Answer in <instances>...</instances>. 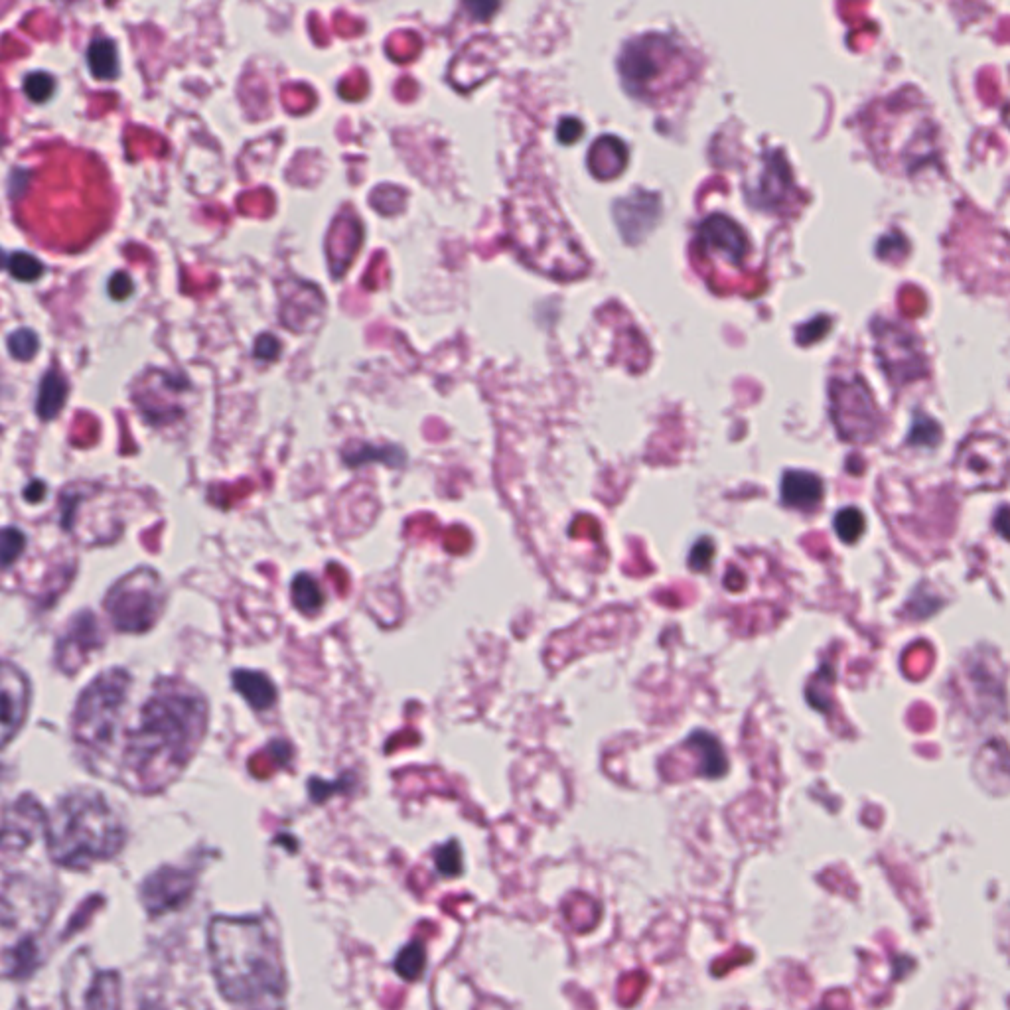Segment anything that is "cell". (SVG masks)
<instances>
[{"label":"cell","mask_w":1010,"mask_h":1010,"mask_svg":"<svg viewBox=\"0 0 1010 1010\" xmlns=\"http://www.w3.org/2000/svg\"><path fill=\"white\" fill-rule=\"evenodd\" d=\"M292 600L296 608L304 614H314L324 604L322 590L318 582L308 575H298L292 582Z\"/></svg>","instance_id":"44dd1931"},{"label":"cell","mask_w":1010,"mask_h":1010,"mask_svg":"<svg viewBox=\"0 0 1010 1010\" xmlns=\"http://www.w3.org/2000/svg\"><path fill=\"white\" fill-rule=\"evenodd\" d=\"M939 440V429L936 423L932 421H926V419H920L914 429H912V436H910V442H916V444H936Z\"/></svg>","instance_id":"f1b7e54d"},{"label":"cell","mask_w":1010,"mask_h":1010,"mask_svg":"<svg viewBox=\"0 0 1010 1010\" xmlns=\"http://www.w3.org/2000/svg\"><path fill=\"white\" fill-rule=\"evenodd\" d=\"M997 527H999V531H1001V533H1003V535H1005L1007 539H1010L1009 509H1001V513H999V517H997Z\"/></svg>","instance_id":"e575fe53"},{"label":"cell","mask_w":1010,"mask_h":1010,"mask_svg":"<svg viewBox=\"0 0 1010 1010\" xmlns=\"http://www.w3.org/2000/svg\"><path fill=\"white\" fill-rule=\"evenodd\" d=\"M50 857L68 868H87L119 853L125 829L103 795H68L46 819Z\"/></svg>","instance_id":"3957f363"},{"label":"cell","mask_w":1010,"mask_h":1010,"mask_svg":"<svg viewBox=\"0 0 1010 1010\" xmlns=\"http://www.w3.org/2000/svg\"><path fill=\"white\" fill-rule=\"evenodd\" d=\"M671 48L673 46L663 36H646L632 42L620 60V70L628 89L640 95L659 89L663 81L661 77L669 68L667 64L671 62V56H675Z\"/></svg>","instance_id":"8992f818"},{"label":"cell","mask_w":1010,"mask_h":1010,"mask_svg":"<svg viewBox=\"0 0 1010 1010\" xmlns=\"http://www.w3.org/2000/svg\"><path fill=\"white\" fill-rule=\"evenodd\" d=\"M87 64L97 79H103V81L115 79L121 72L117 44L105 36L93 38L87 48Z\"/></svg>","instance_id":"d6986e66"},{"label":"cell","mask_w":1010,"mask_h":1010,"mask_svg":"<svg viewBox=\"0 0 1010 1010\" xmlns=\"http://www.w3.org/2000/svg\"><path fill=\"white\" fill-rule=\"evenodd\" d=\"M129 691V675L111 671L101 675L81 695L75 713V738L87 750H101L113 736Z\"/></svg>","instance_id":"277c9868"},{"label":"cell","mask_w":1010,"mask_h":1010,"mask_svg":"<svg viewBox=\"0 0 1010 1010\" xmlns=\"http://www.w3.org/2000/svg\"><path fill=\"white\" fill-rule=\"evenodd\" d=\"M30 687L24 675L8 661L2 667V746L18 732L28 713Z\"/></svg>","instance_id":"30bf717a"},{"label":"cell","mask_w":1010,"mask_h":1010,"mask_svg":"<svg viewBox=\"0 0 1010 1010\" xmlns=\"http://www.w3.org/2000/svg\"><path fill=\"white\" fill-rule=\"evenodd\" d=\"M713 551H715V549H713V545H711V541H709V539H707V541H701V543L693 549V553H691V567H693L695 571L707 569V567H709V563H711V559H713Z\"/></svg>","instance_id":"1f68e13d"},{"label":"cell","mask_w":1010,"mask_h":1010,"mask_svg":"<svg viewBox=\"0 0 1010 1010\" xmlns=\"http://www.w3.org/2000/svg\"><path fill=\"white\" fill-rule=\"evenodd\" d=\"M99 640H101L99 628L93 614L83 612L75 616L58 644L60 667L66 669L68 673H73V669L83 663L85 655L99 646Z\"/></svg>","instance_id":"4fadbf2b"},{"label":"cell","mask_w":1010,"mask_h":1010,"mask_svg":"<svg viewBox=\"0 0 1010 1010\" xmlns=\"http://www.w3.org/2000/svg\"><path fill=\"white\" fill-rule=\"evenodd\" d=\"M790 186V172L784 158H768L766 170L760 178L758 188L752 192V200L764 208H772L782 202Z\"/></svg>","instance_id":"2e32d148"},{"label":"cell","mask_w":1010,"mask_h":1010,"mask_svg":"<svg viewBox=\"0 0 1010 1010\" xmlns=\"http://www.w3.org/2000/svg\"><path fill=\"white\" fill-rule=\"evenodd\" d=\"M959 466L965 472L977 474L979 480H991V484H995L993 480H999L997 470L1003 474L1007 470V448L999 438H973L965 444V448H961Z\"/></svg>","instance_id":"8fae6325"},{"label":"cell","mask_w":1010,"mask_h":1010,"mask_svg":"<svg viewBox=\"0 0 1010 1010\" xmlns=\"http://www.w3.org/2000/svg\"><path fill=\"white\" fill-rule=\"evenodd\" d=\"M693 740L699 744V748L703 750V772L705 776L709 778H717V776H722L726 772V758L722 754L721 746L715 738H711L709 734H701L697 732L693 736Z\"/></svg>","instance_id":"7402d4cb"},{"label":"cell","mask_w":1010,"mask_h":1010,"mask_svg":"<svg viewBox=\"0 0 1010 1010\" xmlns=\"http://www.w3.org/2000/svg\"><path fill=\"white\" fill-rule=\"evenodd\" d=\"M582 135V125L577 119H565L559 127V139L565 143V145H571L573 141H577L578 137Z\"/></svg>","instance_id":"d6a6232c"},{"label":"cell","mask_w":1010,"mask_h":1010,"mask_svg":"<svg viewBox=\"0 0 1010 1010\" xmlns=\"http://www.w3.org/2000/svg\"><path fill=\"white\" fill-rule=\"evenodd\" d=\"M164 586L150 569H139L117 582L107 596V614L121 632H145L162 612Z\"/></svg>","instance_id":"5b68a950"},{"label":"cell","mask_w":1010,"mask_h":1010,"mask_svg":"<svg viewBox=\"0 0 1010 1010\" xmlns=\"http://www.w3.org/2000/svg\"><path fill=\"white\" fill-rule=\"evenodd\" d=\"M425 963H427L425 947L421 943H413L407 949H403V953L399 955V959H397V971L405 979L413 981V979H417V977L423 975Z\"/></svg>","instance_id":"d4e9b609"},{"label":"cell","mask_w":1010,"mask_h":1010,"mask_svg":"<svg viewBox=\"0 0 1010 1010\" xmlns=\"http://www.w3.org/2000/svg\"><path fill=\"white\" fill-rule=\"evenodd\" d=\"M876 338L882 365L894 383L912 381L926 371L918 340L906 330L884 326L880 332H876Z\"/></svg>","instance_id":"ba28073f"},{"label":"cell","mask_w":1010,"mask_h":1010,"mask_svg":"<svg viewBox=\"0 0 1010 1010\" xmlns=\"http://www.w3.org/2000/svg\"><path fill=\"white\" fill-rule=\"evenodd\" d=\"M835 529L845 543H855L865 533V517L859 509L847 507L837 513Z\"/></svg>","instance_id":"603a6c76"},{"label":"cell","mask_w":1010,"mask_h":1010,"mask_svg":"<svg viewBox=\"0 0 1010 1010\" xmlns=\"http://www.w3.org/2000/svg\"><path fill=\"white\" fill-rule=\"evenodd\" d=\"M133 292V281L127 273H115L109 281V294L115 298V300H125L129 294Z\"/></svg>","instance_id":"4dcf8cb0"},{"label":"cell","mask_w":1010,"mask_h":1010,"mask_svg":"<svg viewBox=\"0 0 1010 1010\" xmlns=\"http://www.w3.org/2000/svg\"><path fill=\"white\" fill-rule=\"evenodd\" d=\"M614 214L624 237L628 241H636L650 231L657 219L659 214L657 198L653 194L636 192L632 198L618 202Z\"/></svg>","instance_id":"5bb4252c"},{"label":"cell","mask_w":1010,"mask_h":1010,"mask_svg":"<svg viewBox=\"0 0 1010 1010\" xmlns=\"http://www.w3.org/2000/svg\"><path fill=\"white\" fill-rule=\"evenodd\" d=\"M4 265H6V271L22 283H34L46 273L44 263L26 251L8 253L4 257Z\"/></svg>","instance_id":"ffe728a7"},{"label":"cell","mask_w":1010,"mask_h":1010,"mask_svg":"<svg viewBox=\"0 0 1010 1010\" xmlns=\"http://www.w3.org/2000/svg\"><path fill=\"white\" fill-rule=\"evenodd\" d=\"M6 344H8L10 356L18 361L32 360L40 348L38 336L28 328H20V330L12 332L6 340Z\"/></svg>","instance_id":"cb8c5ba5"},{"label":"cell","mask_w":1010,"mask_h":1010,"mask_svg":"<svg viewBox=\"0 0 1010 1010\" xmlns=\"http://www.w3.org/2000/svg\"><path fill=\"white\" fill-rule=\"evenodd\" d=\"M44 492H46L44 484H40V482H32V486L26 490V500H30V502H40V500H42V496H44Z\"/></svg>","instance_id":"836d02e7"},{"label":"cell","mask_w":1010,"mask_h":1010,"mask_svg":"<svg viewBox=\"0 0 1010 1010\" xmlns=\"http://www.w3.org/2000/svg\"><path fill=\"white\" fill-rule=\"evenodd\" d=\"M206 715V703L190 687L164 685L148 699L125 754L143 790L164 788L182 772L202 740Z\"/></svg>","instance_id":"6da1fadb"},{"label":"cell","mask_w":1010,"mask_h":1010,"mask_svg":"<svg viewBox=\"0 0 1010 1010\" xmlns=\"http://www.w3.org/2000/svg\"><path fill=\"white\" fill-rule=\"evenodd\" d=\"M281 354V342L271 336V334H265V336H259L257 342H255V358L259 360H277Z\"/></svg>","instance_id":"f546056e"},{"label":"cell","mask_w":1010,"mask_h":1010,"mask_svg":"<svg viewBox=\"0 0 1010 1010\" xmlns=\"http://www.w3.org/2000/svg\"><path fill=\"white\" fill-rule=\"evenodd\" d=\"M87 1010H178L174 1001H168L158 993H123V985L117 975H99L87 999ZM182 1010V1009H180Z\"/></svg>","instance_id":"9c48e42d"},{"label":"cell","mask_w":1010,"mask_h":1010,"mask_svg":"<svg viewBox=\"0 0 1010 1010\" xmlns=\"http://www.w3.org/2000/svg\"><path fill=\"white\" fill-rule=\"evenodd\" d=\"M699 241L707 251L721 253L722 259L734 265H740L748 249L744 231L726 216L709 217L699 229Z\"/></svg>","instance_id":"7c38bea8"},{"label":"cell","mask_w":1010,"mask_h":1010,"mask_svg":"<svg viewBox=\"0 0 1010 1010\" xmlns=\"http://www.w3.org/2000/svg\"><path fill=\"white\" fill-rule=\"evenodd\" d=\"M26 547V537L18 527H6L2 531V565L8 569L22 553Z\"/></svg>","instance_id":"4316f807"},{"label":"cell","mask_w":1010,"mask_h":1010,"mask_svg":"<svg viewBox=\"0 0 1010 1010\" xmlns=\"http://www.w3.org/2000/svg\"><path fill=\"white\" fill-rule=\"evenodd\" d=\"M1005 119H1007V123H1009L1010 125V91H1009V105H1007V111H1005Z\"/></svg>","instance_id":"d590c367"},{"label":"cell","mask_w":1010,"mask_h":1010,"mask_svg":"<svg viewBox=\"0 0 1010 1010\" xmlns=\"http://www.w3.org/2000/svg\"><path fill=\"white\" fill-rule=\"evenodd\" d=\"M24 93L30 101L34 103H46L54 91H56V81L50 73L34 72L28 73L24 79Z\"/></svg>","instance_id":"484cf974"},{"label":"cell","mask_w":1010,"mask_h":1010,"mask_svg":"<svg viewBox=\"0 0 1010 1010\" xmlns=\"http://www.w3.org/2000/svg\"><path fill=\"white\" fill-rule=\"evenodd\" d=\"M823 484L815 474L809 472H788L782 482L784 504L809 511L821 502Z\"/></svg>","instance_id":"9a60e30c"},{"label":"cell","mask_w":1010,"mask_h":1010,"mask_svg":"<svg viewBox=\"0 0 1010 1010\" xmlns=\"http://www.w3.org/2000/svg\"><path fill=\"white\" fill-rule=\"evenodd\" d=\"M436 866L444 876H456L462 872V857L456 843H448L436 855Z\"/></svg>","instance_id":"83f0119b"},{"label":"cell","mask_w":1010,"mask_h":1010,"mask_svg":"<svg viewBox=\"0 0 1010 1010\" xmlns=\"http://www.w3.org/2000/svg\"><path fill=\"white\" fill-rule=\"evenodd\" d=\"M833 417L843 438L865 442L874 436L878 417L863 381L833 383Z\"/></svg>","instance_id":"52a82bcc"},{"label":"cell","mask_w":1010,"mask_h":1010,"mask_svg":"<svg viewBox=\"0 0 1010 1010\" xmlns=\"http://www.w3.org/2000/svg\"><path fill=\"white\" fill-rule=\"evenodd\" d=\"M210 955L223 997L247 1010H283L285 965L265 920L217 918Z\"/></svg>","instance_id":"7a4b0ae2"},{"label":"cell","mask_w":1010,"mask_h":1010,"mask_svg":"<svg viewBox=\"0 0 1010 1010\" xmlns=\"http://www.w3.org/2000/svg\"><path fill=\"white\" fill-rule=\"evenodd\" d=\"M233 683H235V689L249 701V705L257 711H263V709H269L275 699H277V691L273 687V683L269 681V677H265L263 673H257V671H237L233 675Z\"/></svg>","instance_id":"ac0fdd59"},{"label":"cell","mask_w":1010,"mask_h":1010,"mask_svg":"<svg viewBox=\"0 0 1010 1010\" xmlns=\"http://www.w3.org/2000/svg\"><path fill=\"white\" fill-rule=\"evenodd\" d=\"M68 399V381L58 369H48L40 381L36 413L42 421H52L60 415Z\"/></svg>","instance_id":"e0dca14e"}]
</instances>
